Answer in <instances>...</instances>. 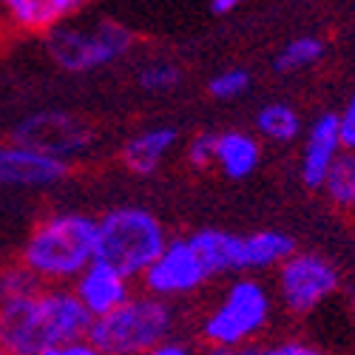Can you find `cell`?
<instances>
[{
  "label": "cell",
  "mask_w": 355,
  "mask_h": 355,
  "mask_svg": "<svg viewBox=\"0 0 355 355\" xmlns=\"http://www.w3.org/2000/svg\"><path fill=\"white\" fill-rule=\"evenodd\" d=\"M92 315L71 287L43 284L32 295L0 302V347L9 355H40L74 338H85Z\"/></svg>",
  "instance_id": "1"
},
{
  "label": "cell",
  "mask_w": 355,
  "mask_h": 355,
  "mask_svg": "<svg viewBox=\"0 0 355 355\" xmlns=\"http://www.w3.org/2000/svg\"><path fill=\"white\" fill-rule=\"evenodd\" d=\"M97 259V219L83 211H54L43 216L20 248L17 261L40 284L71 282Z\"/></svg>",
  "instance_id": "2"
},
{
  "label": "cell",
  "mask_w": 355,
  "mask_h": 355,
  "mask_svg": "<svg viewBox=\"0 0 355 355\" xmlns=\"http://www.w3.org/2000/svg\"><path fill=\"white\" fill-rule=\"evenodd\" d=\"M173 327L176 307L139 290L114 313L94 318L85 338L103 355H145L157 344L173 338Z\"/></svg>",
  "instance_id": "3"
},
{
  "label": "cell",
  "mask_w": 355,
  "mask_h": 355,
  "mask_svg": "<svg viewBox=\"0 0 355 355\" xmlns=\"http://www.w3.org/2000/svg\"><path fill=\"white\" fill-rule=\"evenodd\" d=\"M168 242L171 236L162 219L142 205H120L97 219V259L137 282Z\"/></svg>",
  "instance_id": "4"
},
{
  "label": "cell",
  "mask_w": 355,
  "mask_h": 355,
  "mask_svg": "<svg viewBox=\"0 0 355 355\" xmlns=\"http://www.w3.org/2000/svg\"><path fill=\"white\" fill-rule=\"evenodd\" d=\"M270 290L253 276H239L222 290L216 304L202 315L199 338L205 341V347L256 344V338L270 327Z\"/></svg>",
  "instance_id": "5"
},
{
  "label": "cell",
  "mask_w": 355,
  "mask_h": 355,
  "mask_svg": "<svg viewBox=\"0 0 355 355\" xmlns=\"http://www.w3.org/2000/svg\"><path fill=\"white\" fill-rule=\"evenodd\" d=\"M137 37L120 20L66 23L46 35V51L51 63L66 74H88L120 63L131 54Z\"/></svg>",
  "instance_id": "6"
},
{
  "label": "cell",
  "mask_w": 355,
  "mask_h": 355,
  "mask_svg": "<svg viewBox=\"0 0 355 355\" xmlns=\"http://www.w3.org/2000/svg\"><path fill=\"white\" fill-rule=\"evenodd\" d=\"M341 276L330 259L310 250H295L276 268V295L290 315H310L336 295Z\"/></svg>",
  "instance_id": "7"
},
{
  "label": "cell",
  "mask_w": 355,
  "mask_h": 355,
  "mask_svg": "<svg viewBox=\"0 0 355 355\" xmlns=\"http://www.w3.org/2000/svg\"><path fill=\"white\" fill-rule=\"evenodd\" d=\"M12 142L49 154L54 159L71 162L74 157L94 148L97 131L94 125L69 111H37L20 120L12 131Z\"/></svg>",
  "instance_id": "8"
},
{
  "label": "cell",
  "mask_w": 355,
  "mask_h": 355,
  "mask_svg": "<svg viewBox=\"0 0 355 355\" xmlns=\"http://www.w3.org/2000/svg\"><path fill=\"white\" fill-rule=\"evenodd\" d=\"M214 276L205 268L202 256L191 245L188 236H176L165 245L159 259L139 276L142 293H151L157 299L173 302V299H185V295L199 293Z\"/></svg>",
  "instance_id": "9"
},
{
  "label": "cell",
  "mask_w": 355,
  "mask_h": 355,
  "mask_svg": "<svg viewBox=\"0 0 355 355\" xmlns=\"http://www.w3.org/2000/svg\"><path fill=\"white\" fill-rule=\"evenodd\" d=\"M92 0H0V26L17 35H49L71 23Z\"/></svg>",
  "instance_id": "10"
},
{
  "label": "cell",
  "mask_w": 355,
  "mask_h": 355,
  "mask_svg": "<svg viewBox=\"0 0 355 355\" xmlns=\"http://www.w3.org/2000/svg\"><path fill=\"white\" fill-rule=\"evenodd\" d=\"M71 290L85 307V313L94 318H103L114 313L120 304H125L134 295V279H128L123 270H116L114 264L94 259L88 268L71 282Z\"/></svg>",
  "instance_id": "11"
},
{
  "label": "cell",
  "mask_w": 355,
  "mask_h": 355,
  "mask_svg": "<svg viewBox=\"0 0 355 355\" xmlns=\"http://www.w3.org/2000/svg\"><path fill=\"white\" fill-rule=\"evenodd\" d=\"M71 173V162L54 159L23 145H0V185L6 188H49Z\"/></svg>",
  "instance_id": "12"
},
{
  "label": "cell",
  "mask_w": 355,
  "mask_h": 355,
  "mask_svg": "<svg viewBox=\"0 0 355 355\" xmlns=\"http://www.w3.org/2000/svg\"><path fill=\"white\" fill-rule=\"evenodd\" d=\"M341 151H344V145H341V131H338V114L333 111L318 114L302 148V168H299L302 182L310 191H318Z\"/></svg>",
  "instance_id": "13"
},
{
  "label": "cell",
  "mask_w": 355,
  "mask_h": 355,
  "mask_svg": "<svg viewBox=\"0 0 355 355\" xmlns=\"http://www.w3.org/2000/svg\"><path fill=\"white\" fill-rule=\"evenodd\" d=\"M176 145H180V131L173 125H154L128 137L120 148V159L128 173L151 176L165 165V159L173 154Z\"/></svg>",
  "instance_id": "14"
},
{
  "label": "cell",
  "mask_w": 355,
  "mask_h": 355,
  "mask_svg": "<svg viewBox=\"0 0 355 355\" xmlns=\"http://www.w3.org/2000/svg\"><path fill=\"white\" fill-rule=\"evenodd\" d=\"M295 250V239L284 230H256L242 233V250H239V273H261L276 270L284 259H290Z\"/></svg>",
  "instance_id": "15"
},
{
  "label": "cell",
  "mask_w": 355,
  "mask_h": 355,
  "mask_svg": "<svg viewBox=\"0 0 355 355\" xmlns=\"http://www.w3.org/2000/svg\"><path fill=\"white\" fill-rule=\"evenodd\" d=\"M261 162V142L259 137L230 128L216 134V157H214V168L227 176V180H248L250 173H256Z\"/></svg>",
  "instance_id": "16"
},
{
  "label": "cell",
  "mask_w": 355,
  "mask_h": 355,
  "mask_svg": "<svg viewBox=\"0 0 355 355\" xmlns=\"http://www.w3.org/2000/svg\"><path fill=\"white\" fill-rule=\"evenodd\" d=\"M191 245L202 256L208 273L216 279L222 273H239V250H242V233H230L222 227H199L191 236Z\"/></svg>",
  "instance_id": "17"
},
{
  "label": "cell",
  "mask_w": 355,
  "mask_h": 355,
  "mask_svg": "<svg viewBox=\"0 0 355 355\" xmlns=\"http://www.w3.org/2000/svg\"><path fill=\"white\" fill-rule=\"evenodd\" d=\"M336 211L355 214V151H341L318 188Z\"/></svg>",
  "instance_id": "18"
},
{
  "label": "cell",
  "mask_w": 355,
  "mask_h": 355,
  "mask_svg": "<svg viewBox=\"0 0 355 355\" xmlns=\"http://www.w3.org/2000/svg\"><path fill=\"white\" fill-rule=\"evenodd\" d=\"M256 131L261 139L287 145L302 134V116L290 103H268L256 114Z\"/></svg>",
  "instance_id": "19"
},
{
  "label": "cell",
  "mask_w": 355,
  "mask_h": 355,
  "mask_svg": "<svg viewBox=\"0 0 355 355\" xmlns=\"http://www.w3.org/2000/svg\"><path fill=\"white\" fill-rule=\"evenodd\" d=\"M327 54V43L315 35H302V37H293L276 57H273V71L279 74H293V71H302L315 66L321 57Z\"/></svg>",
  "instance_id": "20"
},
{
  "label": "cell",
  "mask_w": 355,
  "mask_h": 355,
  "mask_svg": "<svg viewBox=\"0 0 355 355\" xmlns=\"http://www.w3.org/2000/svg\"><path fill=\"white\" fill-rule=\"evenodd\" d=\"M137 83H139V88H145V92H151V94H165L182 83V71H180V66H173L168 60H157V63H148L139 69Z\"/></svg>",
  "instance_id": "21"
},
{
  "label": "cell",
  "mask_w": 355,
  "mask_h": 355,
  "mask_svg": "<svg viewBox=\"0 0 355 355\" xmlns=\"http://www.w3.org/2000/svg\"><path fill=\"white\" fill-rule=\"evenodd\" d=\"M40 287H43V284L35 279V273L26 270L20 261L0 268V302L20 299V295H32V293H37Z\"/></svg>",
  "instance_id": "22"
},
{
  "label": "cell",
  "mask_w": 355,
  "mask_h": 355,
  "mask_svg": "<svg viewBox=\"0 0 355 355\" xmlns=\"http://www.w3.org/2000/svg\"><path fill=\"white\" fill-rule=\"evenodd\" d=\"M250 88V71L245 69H225L208 80V94L214 100H236Z\"/></svg>",
  "instance_id": "23"
},
{
  "label": "cell",
  "mask_w": 355,
  "mask_h": 355,
  "mask_svg": "<svg viewBox=\"0 0 355 355\" xmlns=\"http://www.w3.org/2000/svg\"><path fill=\"white\" fill-rule=\"evenodd\" d=\"M214 157H216V134H211V131H199L196 137L188 139L185 159H188L191 168H196V171H208V168H214Z\"/></svg>",
  "instance_id": "24"
},
{
  "label": "cell",
  "mask_w": 355,
  "mask_h": 355,
  "mask_svg": "<svg viewBox=\"0 0 355 355\" xmlns=\"http://www.w3.org/2000/svg\"><path fill=\"white\" fill-rule=\"evenodd\" d=\"M259 355H330V352L304 338H279L270 344H261Z\"/></svg>",
  "instance_id": "25"
},
{
  "label": "cell",
  "mask_w": 355,
  "mask_h": 355,
  "mask_svg": "<svg viewBox=\"0 0 355 355\" xmlns=\"http://www.w3.org/2000/svg\"><path fill=\"white\" fill-rule=\"evenodd\" d=\"M338 131H341V145L344 151H355V94L338 114Z\"/></svg>",
  "instance_id": "26"
},
{
  "label": "cell",
  "mask_w": 355,
  "mask_h": 355,
  "mask_svg": "<svg viewBox=\"0 0 355 355\" xmlns=\"http://www.w3.org/2000/svg\"><path fill=\"white\" fill-rule=\"evenodd\" d=\"M40 355H103L88 338H74L66 344H57V347H46Z\"/></svg>",
  "instance_id": "27"
},
{
  "label": "cell",
  "mask_w": 355,
  "mask_h": 355,
  "mask_svg": "<svg viewBox=\"0 0 355 355\" xmlns=\"http://www.w3.org/2000/svg\"><path fill=\"white\" fill-rule=\"evenodd\" d=\"M145 355H196L193 344L191 341H182V338H168L162 344H157L154 349H148Z\"/></svg>",
  "instance_id": "28"
},
{
  "label": "cell",
  "mask_w": 355,
  "mask_h": 355,
  "mask_svg": "<svg viewBox=\"0 0 355 355\" xmlns=\"http://www.w3.org/2000/svg\"><path fill=\"white\" fill-rule=\"evenodd\" d=\"M261 344H239V347H205L202 355H259Z\"/></svg>",
  "instance_id": "29"
},
{
  "label": "cell",
  "mask_w": 355,
  "mask_h": 355,
  "mask_svg": "<svg viewBox=\"0 0 355 355\" xmlns=\"http://www.w3.org/2000/svg\"><path fill=\"white\" fill-rule=\"evenodd\" d=\"M242 3L245 0H211V12L214 15H233L236 9H242Z\"/></svg>",
  "instance_id": "30"
},
{
  "label": "cell",
  "mask_w": 355,
  "mask_h": 355,
  "mask_svg": "<svg viewBox=\"0 0 355 355\" xmlns=\"http://www.w3.org/2000/svg\"><path fill=\"white\" fill-rule=\"evenodd\" d=\"M0 355H9V352H6V349H3V347H0Z\"/></svg>",
  "instance_id": "31"
}]
</instances>
